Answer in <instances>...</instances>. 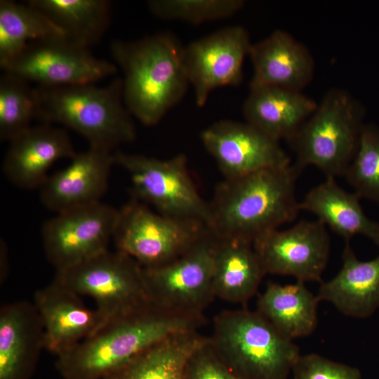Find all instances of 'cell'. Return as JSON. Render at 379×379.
Returning <instances> with one entry per match:
<instances>
[{
    "mask_svg": "<svg viewBox=\"0 0 379 379\" xmlns=\"http://www.w3.org/2000/svg\"><path fill=\"white\" fill-rule=\"evenodd\" d=\"M113 155L114 164L129 175L135 199L165 216L209 229V203L199 192L185 154L166 159L121 151Z\"/></svg>",
    "mask_w": 379,
    "mask_h": 379,
    "instance_id": "cell-8",
    "label": "cell"
},
{
    "mask_svg": "<svg viewBox=\"0 0 379 379\" xmlns=\"http://www.w3.org/2000/svg\"><path fill=\"white\" fill-rule=\"evenodd\" d=\"M340 271L322 281L316 295L342 314L354 318L371 316L379 307V256L368 260L357 259L350 241H345Z\"/></svg>",
    "mask_w": 379,
    "mask_h": 379,
    "instance_id": "cell-20",
    "label": "cell"
},
{
    "mask_svg": "<svg viewBox=\"0 0 379 379\" xmlns=\"http://www.w3.org/2000/svg\"><path fill=\"white\" fill-rule=\"evenodd\" d=\"M248 56L253 68L249 87L301 91L314 76V61L309 49L286 31L275 30L253 44Z\"/></svg>",
    "mask_w": 379,
    "mask_h": 379,
    "instance_id": "cell-19",
    "label": "cell"
},
{
    "mask_svg": "<svg viewBox=\"0 0 379 379\" xmlns=\"http://www.w3.org/2000/svg\"><path fill=\"white\" fill-rule=\"evenodd\" d=\"M360 199L356 192L340 187L335 178H326L305 194L298 206L315 215L345 241L363 235L379 247V223L366 215Z\"/></svg>",
    "mask_w": 379,
    "mask_h": 379,
    "instance_id": "cell-23",
    "label": "cell"
},
{
    "mask_svg": "<svg viewBox=\"0 0 379 379\" xmlns=\"http://www.w3.org/2000/svg\"><path fill=\"white\" fill-rule=\"evenodd\" d=\"M184 379L242 378L225 366L214 352L208 337H204L187 359Z\"/></svg>",
    "mask_w": 379,
    "mask_h": 379,
    "instance_id": "cell-33",
    "label": "cell"
},
{
    "mask_svg": "<svg viewBox=\"0 0 379 379\" xmlns=\"http://www.w3.org/2000/svg\"><path fill=\"white\" fill-rule=\"evenodd\" d=\"M9 142L3 163L4 173L10 182L22 189L41 187L55 161L71 159L76 154L67 131L49 124L32 126Z\"/></svg>",
    "mask_w": 379,
    "mask_h": 379,
    "instance_id": "cell-18",
    "label": "cell"
},
{
    "mask_svg": "<svg viewBox=\"0 0 379 379\" xmlns=\"http://www.w3.org/2000/svg\"><path fill=\"white\" fill-rule=\"evenodd\" d=\"M201 140L224 179L291 164L279 142L247 122L216 121L201 133Z\"/></svg>",
    "mask_w": 379,
    "mask_h": 379,
    "instance_id": "cell-15",
    "label": "cell"
},
{
    "mask_svg": "<svg viewBox=\"0 0 379 379\" xmlns=\"http://www.w3.org/2000/svg\"><path fill=\"white\" fill-rule=\"evenodd\" d=\"M267 274L292 276L297 281L321 283L330 255V237L319 220H301L274 230L253 244Z\"/></svg>",
    "mask_w": 379,
    "mask_h": 379,
    "instance_id": "cell-14",
    "label": "cell"
},
{
    "mask_svg": "<svg viewBox=\"0 0 379 379\" xmlns=\"http://www.w3.org/2000/svg\"><path fill=\"white\" fill-rule=\"evenodd\" d=\"M204 337L197 331L173 334L104 379H184L187 359Z\"/></svg>",
    "mask_w": 379,
    "mask_h": 379,
    "instance_id": "cell-26",
    "label": "cell"
},
{
    "mask_svg": "<svg viewBox=\"0 0 379 379\" xmlns=\"http://www.w3.org/2000/svg\"><path fill=\"white\" fill-rule=\"evenodd\" d=\"M69 41L89 48L107 30L111 3L107 0H29Z\"/></svg>",
    "mask_w": 379,
    "mask_h": 379,
    "instance_id": "cell-27",
    "label": "cell"
},
{
    "mask_svg": "<svg viewBox=\"0 0 379 379\" xmlns=\"http://www.w3.org/2000/svg\"><path fill=\"white\" fill-rule=\"evenodd\" d=\"M54 280L79 295L94 300L100 319V326L153 304L143 267L117 250L109 249L58 271Z\"/></svg>",
    "mask_w": 379,
    "mask_h": 379,
    "instance_id": "cell-7",
    "label": "cell"
},
{
    "mask_svg": "<svg viewBox=\"0 0 379 379\" xmlns=\"http://www.w3.org/2000/svg\"><path fill=\"white\" fill-rule=\"evenodd\" d=\"M113 153L91 146L76 153L65 168L48 176L41 187L43 205L59 213L100 202L115 164Z\"/></svg>",
    "mask_w": 379,
    "mask_h": 379,
    "instance_id": "cell-16",
    "label": "cell"
},
{
    "mask_svg": "<svg viewBox=\"0 0 379 379\" xmlns=\"http://www.w3.org/2000/svg\"><path fill=\"white\" fill-rule=\"evenodd\" d=\"M252 44L248 31L234 25L183 47L184 68L198 107L206 104L213 90L241 82L244 60Z\"/></svg>",
    "mask_w": 379,
    "mask_h": 379,
    "instance_id": "cell-13",
    "label": "cell"
},
{
    "mask_svg": "<svg viewBox=\"0 0 379 379\" xmlns=\"http://www.w3.org/2000/svg\"><path fill=\"white\" fill-rule=\"evenodd\" d=\"M344 176L361 198L379 204V129L363 125L356 154Z\"/></svg>",
    "mask_w": 379,
    "mask_h": 379,
    "instance_id": "cell-30",
    "label": "cell"
},
{
    "mask_svg": "<svg viewBox=\"0 0 379 379\" xmlns=\"http://www.w3.org/2000/svg\"><path fill=\"white\" fill-rule=\"evenodd\" d=\"M41 347L44 328L34 305L16 302L0 312V379H27Z\"/></svg>",
    "mask_w": 379,
    "mask_h": 379,
    "instance_id": "cell-21",
    "label": "cell"
},
{
    "mask_svg": "<svg viewBox=\"0 0 379 379\" xmlns=\"http://www.w3.org/2000/svg\"><path fill=\"white\" fill-rule=\"evenodd\" d=\"M363 110L346 91L332 88L287 141L301 173L314 166L326 178L344 176L359 144Z\"/></svg>",
    "mask_w": 379,
    "mask_h": 379,
    "instance_id": "cell-6",
    "label": "cell"
},
{
    "mask_svg": "<svg viewBox=\"0 0 379 379\" xmlns=\"http://www.w3.org/2000/svg\"><path fill=\"white\" fill-rule=\"evenodd\" d=\"M318 300L305 285L270 282L259 295L257 312L283 335L293 340L312 334L317 321Z\"/></svg>",
    "mask_w": 379,
    "mask_h": 379,
    "instance_id": "cell-25",
    "label": "cell"
},
{
    "mask_svg": "<svg viewBox=\"0 0 379 379\" xmlns=\"http://www.w3.org/2000/svg\"><path fill=\"white\" fill-rule=\"evenodd\" d=\"M67 38L41 11L29 3L0 1V65L19 54L29 43Z\"/></svg>",
    "mask_w": 379,
    "mask_h": 379,
    "instance_id": "cell-28",
    "label": "cell"
},
{
    "mask_svg": "<svg viewBox=\"0 0 379 379\" xmlns=\"http://www.w3.org/2000/svg\"><path fill=\"white\" fill-rule=\"evenodd\" d=\"M36 87L15 74L0 77V138L11 141L30 128L36 117Z\"/></svg>",
    "mask_w": 379,
    "mask_h": 379,
    "instance_id": "cell-29",
    "label": "cell"
},
{
    "mask_svg": "<svg viewBox=\"0 0 379 379\" xmlns=\"http://www.w3.org/2000/svg\"><path fill=\"white\" fill-rule=\"evenodd\" d=\"M119 215L101 201L56 213L41 229L47 259L58 272L109 250Z\"/></svg>",
    "mask_w": 379,
    "mask_h": 379,
    "instance_id": "cell-12",
    "label": "cell"
},
{
    "mask_svg": "<svg viewBox=\"0 0 379 379\" xmlns=\"http://www.w3.org/2000/svg\"><path fill=\"white\" fill-rule=\"evenodd\" d=\"M291 372L293 379H361L357 368L315 353L300 354Z\"/></svg>",
    "mask_w": 379,
    "mask_h": 379,
    "instance_id": "cell-32",
    "label": "cell"
},
{
    "mask_svg": "<svg viewBox=\"0 0 379 379\" xmlns=\"http://www.w3.org/2000/svg\"><path fill=\"white\" fill-rule=\"evenodd\" d=\"M80 297L55 280L35 293L34 305L44 328V346L58 357L100 326L97 311L86 307Z\"/></svg>",
    "mask_w": 379,
    "mask_h": 379,
    "instance_id": "cell-17",
    "label": "cell"
},
{
    "mask_svg": "<svg viewBox=\"0 0 379 379\" xmlns=\"http://www.w3.org/2000/svg\"><path fill=\"white\" fill-rule=\"evenodd\" d=\"M36 119L72 129L91 147L114 152L120 145L135 138V125L124 104L120 78L105 86L95 84L36 86Z\"/></svg>",
    "mask_w": 379,
    "mask_h": 379,
    "instance_id": "cell-4",
    "label": "cell"
},
{
    "mask_svg": "<svg viewBox=\"0 0 379 379\" xmlns=\"http://www.w3.org/2000/svg\"><path fill=\"white\" fill-rule=\"evenodd\" d=\"M183 47L168 32L111 44L112 55L124 74V104L143 124L159 123L185 95L190 83Z\"/></svg>",
    "mask_w": 379,
    "mask_h": 379,
    "instance_id": "cell-3",
    "label": "cell"
},
{
    "mask_svg": "<svg viewBox=\"0 0 379 379\" xmlns=\"http://www.w3.org/2000/svg\"><path fill=\"white\" fill-rule=\"evenodd\" d=\"M217 237L206 230L183 254L156 267L144 268L152 302L180 314L201 316L215 298L213 290Z\"/></svg>",
    "mask_w": 379,
    "mask_h": 379,
    "instance_id": "cell-9",
    "label": "cell"
},
{
    "mask_svg": "<svg viewBox=\"0 0 379 379\" xmlns=\"http://www.w3.org/2000/svg\"><path fill=\"white\" fill-rule=\"evenodd\" d=\"M265 274L253 244L217 237L213 275L215 298L244 305L256 293Z\"/></svg>",
    "mask_w": 379,
    "mask_h": 379,
    "instance_id": "cell-24",
    "label": "cell"
},
{
    "mask_svg": "<svg viewBox=\"0 0 379 379\" xmlns=\"http://www.w3.org/2000/svg\"><path fill=\"white\" fill-rule=\"evenodd\" d=\"M204 315L176 314L154 304L111 319L58 357L65 379H104L139 354L177 333L198 331Z\"/></svg>",
    "mask_w": 379,
    "mask_h": 379,
    "instance_id": "cell-2",
    "label": "cell"
},
{
    "mask_svg": "<svg viewBox=\"0 0 379 379\" xmlns=\"http://www.w3.org/2000/svg\"><path fill=\"white\" fill-rule=\"evenodd\" d=\"M208 338L220 361L242 379H287L300 355L293 340L257 311L221 312Z\"/></svg>",
    "mask_w": 379,
    "mask_h": 379,
    "instance_id": "cell-5",
    "label": "cell"
},
{
    "mask_svg": "<svg viewBox=\"0 0 379 379\" xmlns=\"http://www.w3.org/2000/svg\"><path fill=\"white\" fill-rule=\"evenodd\" d=\"M300 172L293 165L260 170L224 179L209 203L210 231L219 239L251 244L297 217L295 181Z\"/></svg>",
    "mask_w": 379,
    "mask_h": 379,
    "instance_id": "cell-1",
    "label": "cell"
},
{
    "mask_svg": "<svg viewBox=\"0 0 379 379\" xmlns=\"http://www.w3.org/2000/svg\"><path fill=\"white\" fill-rule=\"evenodd\" d=\"M249 88L243 105L246 122L278 142L288 141L317 107L301 91L266 86Z\"/></svg>",
    "mask_w": 379,
    "mask_h": 379,
    "instance_id": "cell-22",
    "label": "cell"
},
{
    "mask_svg": "<svg viewBox=\"0 0 379 379\" xmlns=\"http://www.w3.org/2000/svg\"><path fill=\"white\" fill-rule=\"evenodd\" d=\"M208 229L154 213L134 198L119 210L113 241L116 250L151 268L180 256Z\"/></svg>",
    "mask_w": 379,
    "mask_h": 379,
    "instance_id": "cell-10",
    "label": "cell"
},
{
    "mask_svg": "<svg viewBox=\"0 0 379 379\" xmlns=\"http://www.w3.org/2000/svg\"><path fill=\"white\" fill-rule=\"evenodd\" d=\"M244 4L242 0H151L147 5L159 18L197 25L231 17Z\"/></svg>",
    "mask_w": 379,
    "mask_h": 379,
    "instance_id": "cell-31",
    "label": "cell"
},
{
    "mask_svg": "<svg viewBox=\"0 0 379 379\" xmlns=\"http://www.w3.org/2000/svg\"><path fill=\"white\" fill-rule=\"evenodd\" d=\"M0 66L4 72L37 86L95 84L115 74L118 69L115 64L94 56L89 48L67 38L31 42Z\"/></svg>",
    "mask_w": 379,
    "mask_h": 379,
    "instance_id": "cell-11",
    "label": "cell"
}]
</instances>
